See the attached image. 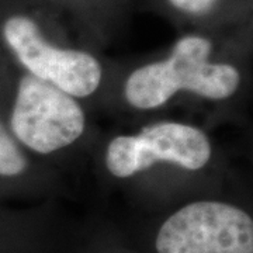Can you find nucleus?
<instances>
[{"mask_svg": "<svg viewBox=\"0 0 253 253\" xmlns=\"http://www.w3.org/2000/svg\"><path fill=\"white\" fill-rule=\"evenodd\" d=\"M211 49L207 38L183 37L168 59L145 65L129 75L124 86L126 101L135 109L151 110L163 106L180 90L210 100L232 96L241 75L232 65L208 62Z\"/></svg>", "mask_w": 253, "mask_h": 253, "instance_id": "1", "label": "nucleus"}, {"mask_svg": "<svg viewBox=\"0 0 253 253\" xmlns=\"http://www.w3.org/2000/svg\"><path fill=\"white\" fill-rule=\"evenodd\" d=\"M159 253H253L252 217L221 201H196L165 221Z\"/></svg>", "mask_w": 253, "mask_h": 253, "instance_id": "2", "label": "nucleus"}, {"mask_svg": "<svg viewBox=\"0 0 253 253\" xmlns=\"http://www.w3.org/2000/svg\"><path fill=\"white\" fill-rule=\"evenodd\" d=\"M10 126L20 142L46 155L81 138L84 114L75 97L28 73L18 83Z\"/></svg>", "mask_w": 253, "mask_h": 253, "instance_id": "3", "label": "nucleus"}, {"mask_svg": "<svg viewBox=\"0 0 253 253\" xmlns=\"http://www.w3.org/2000/svg\"><path fill=\"white\" fill-rule=\"evenodd\" d=\"M211 154V142L201 129L180 123H159L144 128L138 135L116 136L107 148L106 165L113 176L126 179L158 162L199 170Z\"/></svg>", "mask_w": 253, "mask_h": 253, "instance_id": "4", "label": "nucleus"}, {"mask_svg": "<svg viewBox=\"0 0 253 253\" xmlns=\"http://www.w3.org/2000/svg\"><path fill=\"white\" fill-rule=\"evenodd\" d=\"M3 37L30 75L72 97H87L97 90L101 82L99 61L83 51L51 45L34 20L26 16L7 18Z\"/></svg>", "mask_w": 253, "mask_h": 253, "instance_id": "5", "label": "nucleus"}, {"mask_svg": "<svg viewBox=\"0 0 253 253\" xmlns=\"http://www.w3.org/2000/svg\"><path fill=\"white\" fill-rule=\"evenodd\" d=\"M27 168V161L14 139L0 123V176H17Z\"/></svg>", "mask_w": 253, "mask_h": 253, "instance_id": "6", "label": "nucleus"}, {"mask_svg": "<svg viewBox=\"0 0 253 253\" xmlns=\"http://www.w3.org/2000/svg\"><path fill=\"white\" fill-rule=\"evenodd\" d=\"M176 9L190 14H203L212 7L215 0H169Z\"/></svg>", "mask_w": 253, "mask_h": 253, "instance_id": "7", "label": "nucleus"}]
</instances>
